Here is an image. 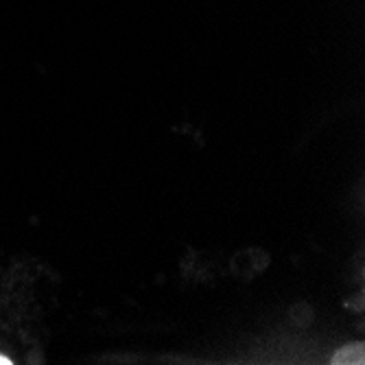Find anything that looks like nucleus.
<instances>
[{
	"label": "nucleus",
	"instance_id": "nucleus-1",
	"mask_svg": "<svg viewBox=\"0 0 365 365\" xmlns=\"http://www.w3.org/2000/svg\"><path fill=\"white\" fill-rule=\"evenodd\" d=\"M333 363H363V350H356V354H354L352 346H348L339 354L333 356Z\"/></svg>",
	"mask_w": 365,
	"mask_h": 365
},
{
	"label": "nucleus",
	"instance_id": "nucleus-2",
	"mask_svg": "<svg viewBox=\"0 0 365 365\" xmlns=\"http://www.w3.org/2000/svg\"><path fill=\"white\" fill-rule=\"evenodd\" d=\"M11 361L7 359V356H3V354H0V365H9Z\"/></svg>",
	"mask_w": 365,
	"mask_h": 365
}]
</instances>
